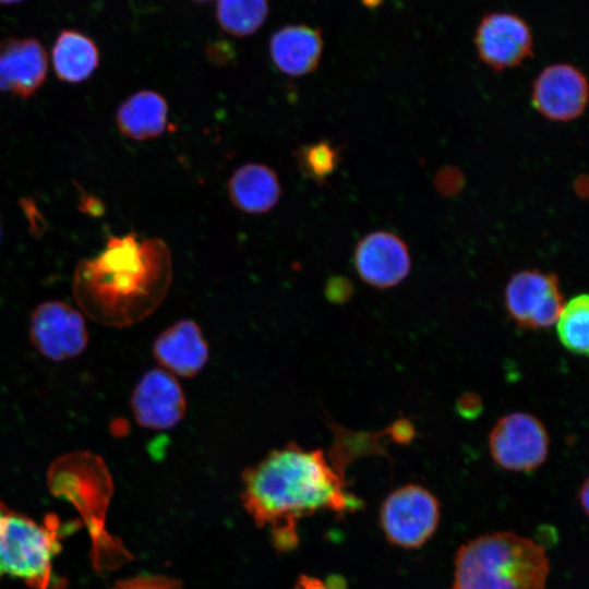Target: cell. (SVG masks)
<instances>
[{"label":"cell","mask_w":589,"mask_h":589,"mask_svg":"<svg viewBox=\"0 0 589 589\" xmlns=\"http://www.w3.org/2000/svg\"><path fill=\"white\" fill-rule=\"evenodd\" d=\"M171 276L166 242L131 232L108 238L99 254L77 264L73 294L82 312L95 322L130 326L163 302Z\"/></svg>","instance_id":"cell-2"},{"label":"cell","mask_w":589,"mask_h":589,"mask_svg":"<svg viewBox=\"0 0 589 589\" xmlns=\"http://www.w3.org/2000/svg\"><path fill=\"white\" fill-rule=\"evenodd\" d=\"M153 353L172 375L192 377L207 363L209 349L199 325L192 320H181L155 339Z\"/></svg>","instance_id":"cell-15"},{"label":"cell","mask_w":589,"mask_h":589,"mask_svg":"<svg viewBox=\"0 0 589 589\" xmlns=\"http://www.w3.org/2000/svg\"><path fill=\"white\" fill-rule=\"evenodd\" d=\"M242 505L260 528L269 530L278 550L298 544V521L318 510L342 513L359 502L345 476L322 449L296 443L269 452L242 473Z\"/></svg>","instance_id":"cell-1"},{"label":"cell","mask_w":589,"mask_h":589,"mask_svg":"<svg viewBox=\"0 0 589 589\" xmlns=\"http://www.w3.org/2000/svg\"><path fill=\"white\" fill-rule=\"evenodd\" d=\"M556 274L539 269L515 273L504 289V305L513 322L525 329L552 327L564 306Z\"/></svg>","instance_id":"cell-7"},{"label":"cell","mask_w":589,"mask_h":589,"mask_svg":"<svg viewBox=\"0 0 589 589\" xmlns=\"http://www.w3.org/2000/svg\"><path fill=\"white\" fill-rule=\"evenodd\" d=\"M48 59L34 37L0 39V91L17 97L32 96L45 82Z\"/></svg>","instance_id":"cell-14"},{"label":"cell","mask_w":589,"mask_h":589,"mask_svg":"<svg viewBox=\"0 0 589 589\" xmlns=\"http://www.w3.org/2000/svg\"><path fill=\"white\" fill-rule=\"evenodd\" d=\"M488 445L497 466L508 471L527 472L546 460L550 436L541 420L531 413L517 411L495 422Z\"/></svg>","instance_id":"cell-6"},{"label":"cell","mask_w":589,"mask_h":589,"mask_svg":"<svg viewBox=\"0 0 589 589\" xmlns=\"http://www.w3.org/2000/svg\"><path fill=\"white\" fill-rule=\"evenodd\" d=\"M48 483L56 494L89 508L105 506L112 489L101 457L86 450L58 457L48 470Z\"/></svg>","instance_id":"cell-9"},{"label":"cell","mask_w":589,"mask_h":589,"mask_svg":"<svg viewBox=\"0 0 589 589\" xmlns=\"http://www.w3.org/2000/svg\"><path fill=\"white\" fill-rule=\"evenodd\" d=\"M117 128L124 136L146 141L160 136L168 127V104L157 92L132 94L118 108Z\"/></svg>","instance_id":"cell-18"},{"label":"cell","mask_w":589,"mask_h":589,"mask_svg":"<svg viewBox=\"0 0 589 589\" xmlns=\"http://www.w3.org/2000/svg\"><path fill=\"white\" fill-rule=\"evenodd\" d=\"M353 265L362 281L377 289H387L399 285L409 275L411 255L398 235L376 230L357 243Z\"/></svg>","instance_id":"cell-12"},{"label":"cell","mask_w":589,"mask_h":589,"mask_svg":"<svg viewBox=\"0 0 589 589\" xmlns=\"http://www.w3.org/2000/svg\"><path fill=\"white\" fill-rule=\"evenodd\" d=\"M382 1L383 0H361L362 4L370 9L378 7L382 3Z\"/></svg>","instance_id":"cell-27"},{"label":"cell","mask_w":589,"mask_h":589,"mask_svg":"<svg viewBox=\"0 0 589 589\" xmlns=\"http://www.w3.org/2000/svg\"><path fill=\"white\" fill-rule=\"evenodd\" d=\"M588 495H589L588 479H585L578 493V501L581 504L585 513L588 512V502H589Z\"/></svg>","instance_id":"cell-26"},{"label":"cell","mask_w":589,"mask_h":589,"mask_svg":"<svg viewBox=\"0 0 589 589\" xmlns=\"http://www.w3.org/2000/svg\"><path fill=\"white\" fill-rule=\"evenodd\" d=\"M414 428L407 419H399L388 428L390 438L399 444H408L414 437Z\"/></svg>","instance_id":"cell-25"},{"label":"cell","mask_w":589,"mask_h":589,"mask_svg":"<svg viewBox=\"0 0 589 589\" xmlns=\"http://www.w3.org/2000/svg\"><path fill=\"white\" fill-rule=\"evenodd\" d=\"M0 237H1V227H0Z\"/></svg>","instance_id":"cell-30"},{"label":"cell","mask_w":589,"mask_h":589,"mask_svg":"<svg viewBox=\"0 0 589 589\" xmlns=\"http://www.w3.org/2000/svg\"><path fill=\"white\" fill-rule=\"evenodd\" d=\"M586 75L569 63H554L544 68L531 87V104L544 118L555 122L577 119L588 104Z\"/></svg>","instance_id":"cell-11"},{"label":"cell","mask_w":589,"mask_h":589,"mask_svg":"<svg viewBox=\"0 0 589 589\" xmlns=\"http://www.w3.org/2000/svg\"><path fill=\"white\" fill-rule=\"evenodd\" d=\"M59 528L56 518L39 524L0 501V578L10 576L34 589H47L60 548Z\"/></svg>","instance_id":"cell-4"},{"label":"cell","mask_w":589,"mask_h":589,"mask_svg":"<svg viewBox=\"0 0 589 589\" xmlns=\"http://www.w3.org/2000/svg\"><path fill=\"white\" fill-rule=\"evenodd\" d=\"M323 51V37L318 28L289 25L276 32L269 41V55L276 68L289 76H303L313 72Z\"/></svg>","instance_id":"cell-16"},{"label":"cell","mask_w":589,"mask_h":589,"mask_svg":"<svg viewBox=\"0 0 589 589\" xmlns=\"http://www.w3.org/2000/svg\"><path fill=\"white\" fill-rule=\"evenodd\" d=\"M457 412L466 418H476L483 409L482 401L476 394L465 393L457 400Z\"/></svg>","instance_id":"cell-24"},{"label":"cell","mask_w":589,"mask_h":589,"mask_svg":"<svg viewBox=\"0 0 589 589\" xmlns=\"http://www.w3.org/2000/svg\"><path fill=\"white\" fill-rule=\"evenodd\" d=\"M228 195L239 211L264 214L278 203L281 189L276 172L268 166L249 163L235 170L228 181Z\"/></svg>","instance_id":"cell-17"},{"label":"cell","mask_w":589,"mask_h":589,"mask_svg":"<svg viewBox=\"0 0 589 589\" xmlns=\"http://www.w3.org/2000/svg\"><path fill=\"white\" fill-rule=\"evenodd\" d=\"M292 589H346L345 582L338 577L321 579L317 577L302 575L296 581Z\"/></svg>","instance_id":"cell-23"},{"label":"cell","mask_w":589,"mask_h":589,"mask_svg":"<svg viewBox=\"0 0 589 589\" xmlns=\"http://www.w3.org/2000/svg\"><path fill=\"white\" fill-rule=\"evenodd\" d=\"M450 589H545L550 562L543 546L513 531H495L462 544Z\"/></svg>","instance_id":"cell-3"},{"label":"cell","mask_w":589,"mask_h":589,"mask_svg":"<svg viewBox=\"0 0 589 589\" xmlns=\"http://www.w3.org/2000/svg\"><path fill=\"white\" fill-rule=\"evenodd\" d=\"M300 170L316 182L325 181L337 168L339 153L329 142L320 141L297 152Z\"/></svg>","instance_id":"cell-22"},{"label":"cell","mask_w":589,"mask_h":589,"mask_svg":"<svg viewBox=\"0 0 589 589\" xmlns=\"http://www.w3.org/2000/svg\"><path fill=\"white\" fill-rule=\"evenodd\" d=\"M135 421L147 429L167 430L185 414L187 400L176 376L163 368L147 371L131 396Z\"/></svg>","instance_id":"cell-13"},{"label":"cell","mask_w":589,"mask_h":589,"mask_svg":"<svg viewBox=\"0 0 589 589\" xmlns=\"http://www.w3.org/2000/svg\"><path fill=\"white\" fill-rule=\"evenodd\" d=\"M440 512V502L431 491L410 483L386 496L380 509V524L392 544L416 549L436 531Z\"/></svg>","instance_id":"cell-5"},{"label":"cell","mask_w":589,"mask_h":589,"mask_svg":"<svg viewBox=\"0 0 589 589\" xmlns=\"http://www.w3.org/2000/svg\"><path fill=\"white\" fill-rule=\"evenodd\" d=\"M474 47L479 59L494 71L520 65L533 53L529 24L509 12H491L477 26Z\"/></svg>","instance_id":"cell-10"},{"label":"cell","mask_w":589,"mask_h":589,"mask_svg":"<svg viewBox=\"0 0 589 589\" xmlns=\"http://www.w3.org/2000/svg\"><path fill=\"white\" fill-rule=\"evenodd\" d=\"M29 337L41 356L63 361L84 351L88 334L82 312L61 301H46L32 313Z\"/></svg>","instance_id":"cell-8"},{"label":"cell","mask_w":589,"mask_h":589,"mask_svg":"<svg viewBox=\"0 0 589 589\" xmlns=\"http://www.w3.org/2000/svg\"><path fill=\"white\" fill-rule=\"evenodd\" d=\"M194 1H197V2H204V1H208V0H194Z\"/></svg>","instance_id":"cell-29"},{"label":"cell","mask_w":589,"mask_h":589,"mask_svg":"<svg viewBox=\"0 0 589 589\" xmlns=\"http://www.w3.org/2000/svg\"><path fill=\"white\" fill-rule=\"evenodd\" d=\"M268 13L267 0H218L216 17L220 27L235 36L253 34Z\"/></svg>","instance_id":"cell-21"},{"label":"cell","mask_w":589,"mask_h":589,"mask_svg":"<svg viewBox=\"0 0 589 589\" xmlns=\"http://www.w3.org/2000/svg\"><path fill=\"white\" fill-rule=\"evenodd\" d=\"M589 298L587 293L577 294L564 304L556 321L557 336L565 349L578 356L589 351Z\"/></svg>","instance_id":"cell-20"},{"label":"cell","mask_w":589,"mask_h":589,"mask_svg":"<svg viewBox=\"0 0 589 589\" xmlns=\"http://www.w3.org/2000/svg\"><path fill=\"white\" fill-rule=\"evenodd\" d=\"M23 0H0V4H13V3H19Z\"/></svg>","instance_id":"cell-28"},{"label":"cell","mask_w":589,"mask_h":589,"mask_svg":"<svg viewBox=\"0 0 589 589\" xmlns=\"http://www.w3.org/2000/svg\"><path fill=\"white\" fill-rule=\"evenodd\" d=\"M96 43L77 29L61 31L51 49V61L57 77L67 83L87 80L99 64Z\"/></svg>","instance_id":"cell-19"}]
</instances>
